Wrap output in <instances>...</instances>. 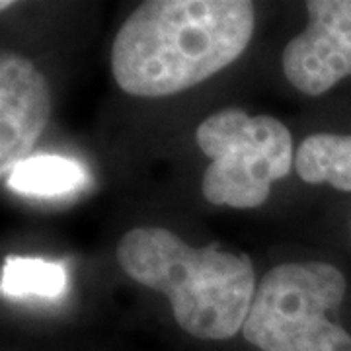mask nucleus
Wrapping results in <instances>:
<instances>
[{
	"instance_id": "f257e3e1",
	"label": "nucleus",
	"mask_w": 351,
	"mask_h": 351,
	"mask_svg": "<svg viewBox=\"0 0 351 351\" xmlns=\"http://www.w3.org/2000/svg\"><path fill=\"white\" fill-rule=\"evenodd\" d=\"M254 24L248 0L143 2L113 39V78L138 98L184 92L237 61Z\"/></svg>"
},
{
	"instance_id": "f03ea898",
	"label": "nucleus",
	"mask_w": 351,
	"mask_h": 351,
	"mask_svg": "<svg viewBox=\"0 0 351 351\" xmlns=\"http://www.w3.org/2000/svg\"><path fill=\"white\" fill-rule=\"evenodd\" d=\"M117 262L137 283L164 293L180 328L199 339L237 336L258 289L246 254L221 252L217 244L191 248L162 226L125 232Z\"/></svg>"
},
{
	"instance_id": "7ed1b4c3",
	"label": "nucleus",
	"mask_w": 351,
	"mask_h": 351,
	"mask_svg": "<svg viewBox=\"0 0 351 351\" xmlns=\"http://www.w3.org/2000/svg\"><path fill=\"white\" fill-rule=\"evenodd\" d=\"M346 277L326 262L281 263L256 289L242 336L262 351H351V334L330 320Z\"/></svg>"
},
{
	"instance_id": "20e7f679",
	"label": "nucleus",
	"mask_w": 351,
	"mask_h": 351,
	"mask_svg": "<svg viewBox=\"0 0 351 351\" xmlns=\"http://www.w3.org/2000/svg\"><path fill=\"white\" fill-rule=\"evenodd\" d=\"M195 141L211 160L201 182L205 199L234 209L260 207L271 184L293 166V138L271 115H248L225 108L205 117Z\"/></svg>"
},
{
	"instance_id": "39448f33",
	"label": "nucleus",
	"mask_w": 351,
	"mask_h": 351,
	"mask_svg": "<svg viewBox=\"0 0 351 351\" xmlns=\"http://www.w3.org/2000/svg\"><path fill=\"white\" fill-rule=\"evenodd\" d=\"M308 24L283 51V73L306 96L351 76V0H308Z\"/></svg>"
},
{
	"instance_id": "423d86ee",
	"label": "nucleus",
	"mask_w": 351,
	"mask_h": 351,
	"mask_svg": "<svg viewBox=\"0 0 351 351\" xmlns=\"http://www.w3.org/2000/svg\"><path fill=\"white\" fill-rule=\"evenodd\" d=\"M51 90L45 76L18 53L0 57V172L6 178L29 158L49 123Z\"/></svg>"
},
{
	"instance_id": "0eeeda50",
	"label": "nucleus",
	"mask_w": 351,
	"mask_h": 351,
	"mask_svg": "<svg viewBox=\"0 0 351 351\" xmlns=\"http://www.w3.org/2000/svg\"><path fill=\"white\" fill-rule=\"evenodd\" d=\"M86 170L59 154H36L16 164L6 176V186L22 195L57 197L86 186Z\"/></svg>"
},
{
	"instance_id": "6e6552de",
	"label": "nucleus",
	"mask_w": 351,
	"mask_h": 351,
	"mask_svg": "<svg viewBox=\"0 0 351 351\" xmlns=\"http://www.w3.org/2000/svg\"><path fill=\"white\" fill-rule=\"evenodd\" d=\"M295 168L306 184H330L351 191V135L316 133L297 149Z\"/></svg>"
},
{
	"instance_id": "1a4fd4ad",
	"label": "nucleus",
	"mask_w": 351,
	"mask_h": 351,
	"mask_svg": "<svg viewBox=\"0 0 351 351\" xmlns=\"http://www.w3.org/2000/svg\"><path fill=\"white\" fill-rule=\"evenodd\" d=\"M69 285L63 262L41 258H8L2 265L0 289L6 297H61Z\"/></svg>"
}]
</instances>
